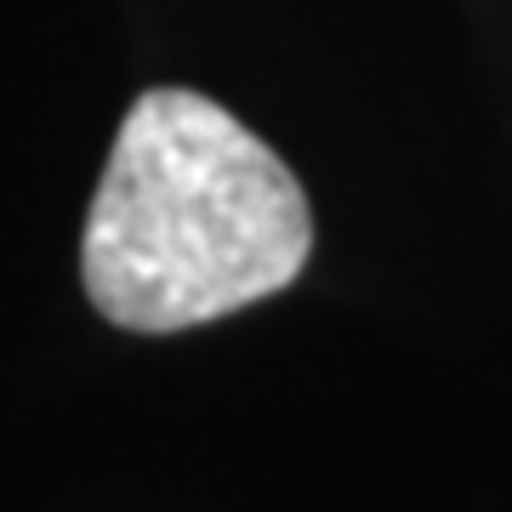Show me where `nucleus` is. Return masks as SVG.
Segmentation results:
<instances>
[{
    "instance_id": "obj_1",
    "label": "nucleus",
    "mask_w": 512,
    "mask_h": 512,
    "mask_svg": "<svg viewBox=\"0 0 512 512\" xmlns=\"http://www.w3.org/2000/svg\"><path fill=\"white\" fill-rule=\"evenodd\" d=\"M313 251V211L274 148L183 86L131 103L103 165L80 279L120 330L211 325L285 291Z\"/></svg>"
}]
</instances>
